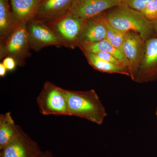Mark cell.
I'll use <instances>...</instances> for the list:
<instances>
[{
    "label": "cell",
    "instance_id": "obj_7",
    "mask_svg": "<svg viewBox=\"0 0 157 157\" xmlns=\"http://www.w3.org/2000/svg\"><path fill=\"white\" fill-rule=\"evenodd\" d=\"M145 42L139 34L129 31L122 45L121 50L128 63L130 76L133 80L143 58Z\"/></svg>",
    "mask_w": 157,
    "mask_h": 157
},
{
    "label": "cell",
    "instance_id": "obj_8",
    "mask_svg": "<svg viewBox=\"0 0 157 157\" xmlns=\"http://www.w3.org/2000/svg\"><path fill=\"white\" fill-rule=\"evenodd\" d=\"M122 5V0H75L67 14L87 20L113 7Z\"/></svg>",
    "mask_w": 157,
    "mask_h": 157
},
{
    "label": "cell",
    "instance_id": "obj_12",
    "mask_svg": "<svg viewBox=\"0 0 157 157\" xmlns=\"http://www.w3.org/2000/svg\"><path fill=\"white\" fill-rule=\"evenodd\" d=\"M14 17L19 23L33 19L42 0H10Z\"/></svg>",
    "mask_w": 157,
    "mask_h": 157
},
{
    "label": "cell",
    "instance_id": "obj_23",
    "mask_svg": "<svg viewBox=\"0 0 157 157\" xmlns=\"http://www.w3.org/2000/svg\"><path fill=\"white\" fill-rule=\"evenodd\" d=\"M36 157H53L52 154L48 151H41L40 153Z\"/></svg>",
    "mask_w": 157,
    "mask_h": 157
},
{
    "label": "cell",
    "instance_id": "obj_10",
    "mask_svg": "<svg viewBox=\"0 0 157 157\" xmlns=\"http://www.w3.org/2000/svg\"><path fill=\"white\" fill-rule=\"evenodd\" d=\"M0 151V157H36L42 151L38 143L20 128L16 137Z\"/></svg>",
    "mask_w": 157,
    "mask_h": 157
},
{
    "label": "cell",
    "instance_id": "obj_19",
    "mask_svg": "<svg viewBox=\"0 0 157 157\" xmlns=\"http://www.w3.org/2000/svg\"><path fill=\"white\" fill-rule=\"evenodd\" d=\"M141 13L150 21L154 22L157 20V0H151Z\"/></svg>",
    "mask_w": 157,
    "mask_h": 157
},
{
    "label": "cell",
    "instance_id": "obj_6",
    "mask_svg": "<svg viewBox=\"0 0 157 157\" xmlns=\"http://www.w3.org/2000/svg\"><path fill=\"white\" fill-rule=\"evenodd\" d=\"M26 25L31 49L38 52L47 46H64L54 32L45 23L33 19Z\"/></svg>",
    "mask_w": 157,
    "mask_h": 157
},
{
    "label": "cell",
    "instance_id": "obj_21",
    "mask_svg": "<svg viewBox=\"0 0 157 157\" xmlns=\"http://www.w3.org/2000/svg\"><path fill=\"white\" fill-rule=\"evenodd\" d=\"M97 56L99 57L100 58L105 60L109 63H112L114 64L119 65V66H124L126 67L122 63H121L115 57L113 56L110 54L105 53V52H98L94 53Z\"/></svg>",
    "mask_w": 157,
    "mask_h": 157
},
{
    "label": "cell",
    "instance_id": "obj_15",
    "mask_svg": "<svg viewBox=\"0 0 157 157\" xmlns=\"http://www.w3.org/2000/svg\"><path fill=\"white\" fill-rule=\"evenodd\" d=\"M87 59L89 64L95 70L109 73H119L130 76L128 68L109 63L100 58L94 53L86 51H82Z\"/></svg>",
    "mask_w": 157,
    "mask_h": 157
},
{
    "label": "cell",
    "instance_id": "obj_1",
    "mask_svg": "<svg viewBox=\"0 0 157 157\" xmlns=\"http://www.w3.org/2000/svg\"><path fill=\"white\" fill-rule=\"evenodd\" d=\"M70 116H76L101 125L107 114L94 90L73 91L66 90Z\"/></svg>",
    "mask_w": 157,
    "mask_h": 157
},
{
    "label": "cell",
    "instance_id": "obj_25",
    "mask_svg": "<svg viewBox=\"0 0 157 157\" xmlns=\"http://www.w3.org/2000/svg\"><path fill=\"white\" fill-rule=\"evenodd\" d=\"M153 23L154 25V34H155V37H157V20Z\"/></svg>",
    "mask_w": 157,
    "mask_h": 157
},
{
    "label": "cell",
    "instance_id": "obj_22",
    "mask_svg": "<svg viewBox=\"0 0 157 157\" xmlns=\"http://www.w3.org/2000/svg\"><path fill=\"white\" fill-rule=\"evenodd\" d=\"M2 63L9 71L14 70L17 66L16 61L11 57H6L2 60Z\"/></svg>",
    "mask_w": 157,
    "mask_h": 157
},
{
    "label": "cell",
    "instance_id": "obj_9",
    "mask_svg": "<svg viewBox=\"0 0 157 157\" xmlns=\"http://www.w3.org/2000/svg\"><path fill=\"white\" fill-rule=\"evenodd\" d=\"M157 79V37H151L145 42L142 60L134 78L139 83Z\"/></svg>",
    "mask_w": 157,
    "mask_h": 157
},
{
    "label": "cell",
    "instance_id": "obj_17",
    "mask_svg": "<svg viewBox=\"0 0 157 157\" xmlns=\"http://www.w3.org/2000/svg\"><path fill=\"white\" fill-rule=\"evenodd\" d=\"M18 24L9 10L8 0H0V40L9 36Z\"/></svg>",
    "mask_w": 157,
    "mask_h": 157
},
{
    "label": "cell",
    "instance_id": "obj_3",
    "mask_svg": "<svg viewBox=\"0 0 157 157\" xmlns=\"http://www.w3.org/2000/svg\"><path fill=\"white\" fill-rule=\"evenodd\" d=\"M31 50L26 24L19 23L10 35L0 40V60L11 57L17 66L23 67L31 56Z\"/></svg>",
    "mask_w": 157,
    "mask_h": 157
},
{
    "label": "cell",
    "instance_id": "obj_2",
    "mask_svg": "<svg viewBox=\"0 0 157 157\" xmlns=\"http://www.w3.org/2000/svg\"><path fill=\"white\" fill-rule=\"evenodd\" d=\"M105 16L109 23L119 30L134 31L139 34L144 41L152 37L153 23L140 11L122 5L109 11Z\"/></svg>",
    "mask_w": 157,
    "mask_h": 157
},
{
    "label": "cell",
    "instance_id": "obj_5",
    "mask_svg": "<svg viewBox=\"0 0 157 157\" xmlns=\"http://www.w3.org/2000/svg\"><path fill=\"white\" fill-rule=\"evenodd\" d=\"M86 20L66 13L45 23L52 30L67 48L78 47L79 39Z\"/></svg>",
    "mask_w": 157,
    "mask_h": 157
},
{
    "label": "cell",
    "instance_id": "obj_16",
    "mask_svg": "<svg viewBox=\"0 0 157 157\" xmlns=\"http://www.w3.org/2000/svg\"><path fill=\"white\" fill-rule=\"evenodd\" d=\"M79 48L82 51L88 52L91 53L102 52L110 54L128 68V63L121 51L113 45L107 39L100 42L84 44L80 45Z\"/></svg>",
    "mask_w": 157,
    "mask_h": 157
},
{
    "label": "cell",
    "instance_id": "obj_26",
    "mask_svg": "<svg viewBox=\"0 0 157 157\" xmlns=\"http://www.w3.org/2000/svg\"><path fill=\"white\" fill-rule=\"evenodd\" d=\"M156 115L157 117V107L156 108Z\"/></svg>",
    "mask_w": 157,
    "mask_h": 157
},
{
    "label": "cell",
    "instance_id": "obj_11",
    "mask_svg": "<svg viewBox=\"0 0 157 157\" xmlns=\"http://www.w3.org/2000/svg\"><path fill=\"white\" fill-rule=\"evenodd\" d=\"M75 0H42L34 19L47 23L63 15Z\"/></svg>",
    "mask_w": 157,
    "mask_h": 157
},
{
    "label": "cell",
    "instance_id": "obj_14",
    "mask_svg": "<svg viewBox=\"0 0 157 157\" xmlns=\"http://www.w3.org/2000/svg\"><path fill=\"white\" fill-rule=\"evenodd\" d=\"M20 127L15 124L11 112L0 115V150L14 140Z\"/></svg>",
    "mask_w": 157,
    "mask_h": 157
},
{
    "label": "cell",
    "instance_id": "obj_13",
    "mask_svg": "<svg viewBox=\"0 0 157 157\" xmlns=\"http://www.w3.org/2000/svg\"><path fill=\"white\" fill-rule=\"evenodd\" d=\"M107 39L106 29L103 25L96 17L86 20L82 32L79 45L94 43Z\"/></svg>",
    "mask_w": 157,
    "mask_h": 157
},
{
    "label": "cell",
    "instance_id": "obj_18",
    "mask_svg": "<svg viewBox=\"0 0 157 157\" xmlns=\"http://www.w3.org/2000/svg\"><path fill=\"white\" fill-rule=\"evenodd\" d=\"M97 17L105 27L107 40L113 45L121 51L122 45L127 32L119 30L113 26L107 21L105 15L100 14Z\"/></svg>",
    "mask_w": 157,
    "mask_h": 157
},
{
    "label": "cell",
    "instance_id": "obj_24",
    "mask_svg": "<svg viewBox=\"0 0 157 157\" xmlns=\"http://www.w3.org/2000/svg\"><path fill=\"white\" fill-rule=\"evenodd\" d=\"M7 71L8 70H7L2 62L0 63V76L1 77H4L6 76Z\"/></svg>",
    "mask_w": 157,
    "mask_h": 157
},
{
    "label": "cell",
    "instance_id": "obj_4",
    "mask_svg": "<svg viewBox=\"0 0 157 157\" xmlns=\"http://www.w3.org/2000/svg\"><path fill=\"white\" fill-rule=\"evenodd\" d=\"M37 103L43 115L70 116L66 90L50 82L44 83Z\"/></svg>",
    "mask_w": 157,
    "mask_h": 157
},
{
    "label": "cell",
    "instance_id": "obj_20",
    "mask_svg": "<svg viewBox=\"0 0 157 157\" xmlns=\"http://www.w3.org/2000/svg\"><path fill=\"white\" fill-rule=\"evenodd\" d=\"M151 0H122V5L142 12Z\"/></svg>",
    "mask_w": 157,
    "mask_h": 157
}]
</instances>
